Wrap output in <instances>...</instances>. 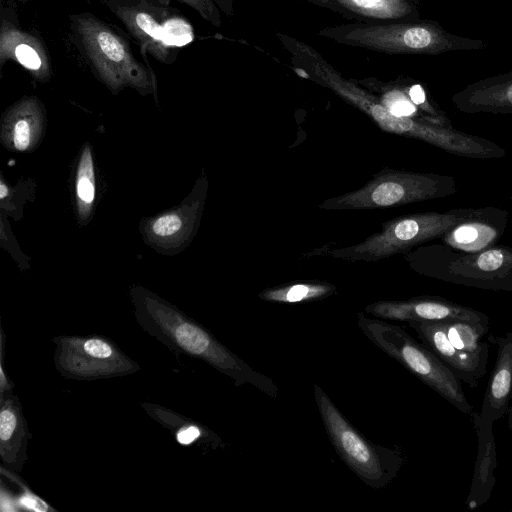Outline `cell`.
I'll list each match as a JSON object with an SVG mask.
<instances>
[{
	"instance_id": "obj_1",
	"label": "cell",
	"mask_w": 512,
	"mask_h": 512,
	"mask_svg": "<svg viewBox=\"0 0 512 512\" xmlns=\"http://www.w3.org/2000/svg\"><path fill=\"white\" fill-rule=\"evenodd\" d=\"M135 316L145 332L170 350L206 362L230 377L236 386L250 384L273 399L277 397L278 387L271 378L251 368L208 329L177 308L143 296L135 300Z\"/></svg>"
},
{
	"instance_id": "obj_2",
	"label": "cell",
	"mask_w": 512,
	"mask_h": 512,
	"mask_svg": "<svg viewBox=\"0 0 512 512\" xmlns=\"http://www.w3.org/2000/svg\"><path fill=\"white\" fill-rule=\"evenodd\" d=\"M318 36L336 43L391 55H439L450 51L483 49L480 39L458 36L445 30L437 21H355L328 26Z\"/></svg>"
},
{
	"instance_id": "obj_3",
	"label": "cell",
	"mask_w": 512,
	"mask_h": 512,
	"mask_svg": "<svg viewBox=\"0 0 512 512\" xmlns=\"http://www.w3.org/2000/svg\"><path fill=\"white\" fill-rule=\"evenodd\" d=\"M69 27L77 50L95 76L111 90H155L156 78L147 58H138L115 27L91 12L71 14Z\"/></svg>"
},
{
	"instance_id": "obj_4",
	"label": "cell",
	"mask_w": 512,
	"mask_h": 512,
	"mask_svg": "<svg viewBox=\"0 0 512 512\" xmlns=\"http://www.w3.org/2000/svg\"><path fill=\"white\" fill-rule=\"evenodd\" d=\"M313 388L324 428L339 457L368 486L374 489L386 486L402 465L400 452L366 439L320 386L315 384Z\"/></svg>"
},
{
	"instance_id": "obj_5",
	"label": "cell",
	"mask_w": 512,
	"mask_h": 512,
	"mask_svg": "<svg viewBox=\"0 0 512 512\" xmlns=\"http://www.w3.org/2000/svg\"><path fill=\"white\" fill-rule=\"evenodd\" d=\"M358 327L378 348L461 411H471L472 407L467 402L455 374L402 327L380 319H370L362 314H358Z\"/></svg>"
},
{
	"instance_id": "obj_6",
	"label": "cell",
	"mask_w": 512,
	"mask_h": 512,
	"mask_svg": "<svg viewBox=\"0 0 512 512\" xmlns=\"http://www.w3.org/2000/svg\"><path fill=\"white\" fill-rule=\"evenodd\" d=\"M424 271L435 278L478 288L512 290V248L494 245L467 253L445 244L423 249Z\"/></svg>"
},
{
	"instance_id": "obj_7",
	"label": "cell",
	"mask_w": 512,
	"mask_h": 512,
	"mask_svg": "<svg viewBox=\"0 0 512 512\" xmlns=\"http://www.w3.org/2000/svg\"><path fill=\"white\" fill-rule=\"evenodd\" d=\"M52 342L55 345V368L68 379L121 377L141 369L106 336H56Z\"/></svg>"
},
{
	"instance_id": "obj_8",
	"label": "cell",
	"mask_w": 512,
	"mask_h": 512,
	"mask_svg": "<svg viewBox=\"0 0 512 512\" xmlns=\"http://www.w3.org/2000/svg\"><path fill=\"white\" fill-rule=\"evenodd\" d=\"M123 23L138 43L140 54L147 53L164 64H171L177 52L166 37V22L174 12L171 0H101Z\"/></svg>"
},
{
	"instance_id": "obj_9",
	"label": "cell",
	"mask_w": 512,
	"mask_h": 512,
	"mask_svg": "<svg viewBox=\"0 0 512 512\" xmlns=\"http://www.w3.org/2000/svg\"><path fill=\"white\" fill-rule=\"evenodd\" d=\"M472 211V208H462L446 212L418 213L400 218L391 222L383 233L361 245L357 251L387 255L442 238L455 225L465 220Z\"/></svg>"
},
{
	"instance_id": "obj_10",
	"label": "cell",
	"mask_w": 512,
	"mask_h": 512,
	"mask_svg": "<svg viewBox=\"0 0 512 512\" xmlns=\"http://www.w3.org/2000/svg\"><path fill=\"white\" fill-rule=\"evenodd\" d=\"M15 13L3 7L0 25V71L13 61L38 81H47L52 75L51 57L43 39L21 27Z\"/></svg>"
},
{
	"instance_id": "obj_11",
	"label": "cell",
	"mask_w": 512,
	"mask_h": 512,
	"mask_svg": "<svg viewBox=\"0 0 512 512\" xmlns=\"http://www.w3.org/2000/svg\"><path fill=\"white\" fill-rule=\"evenodd\" d=\"M456 192V181L450 175L397 173L377 183L365 198L374 205L390 206L444 198Z\"/></svg>"
},
{
	"instance_id": "obj_12",
	"label": "cell",
	"mask_w": 512,
	"mask_h": 512,
	"mask_svg": "<svg viewBox=\"0 0 512 512\" xmlns=\"http://www.w3.org/2000/svg\"><path fill=\"white\" fill-rule=\"evenodd\" d=\"M366 312L384 320L445 321L459 320L485 331L484 314L442 298L420 297L408 301L378 302L366 307Z\"/></svg>"
},
{
	"instance_id": "obj_13",
	"label": "cell",
	"mask_w": 512,
	"mask_h": 512,
	"mask_svg": "<svg viewBox=\"0 0 512 512\" xmlns=\"http://www.w3.org/2000/svg\"><path fill=\"white\" fill-rule=\"evenodd\" d=\"M508 212L495 207L473 209L462 222L443 237L450 248L467 253L479 252L497 244L503 236Z\"/></svg>"
},
{
	"instance_id": "obj_14",
	"label": "cell",
	"mask_w": 512,
	"mask_h": 512,
	"mask_svg": "<svg viewBox=\"0 0 512 512\" xmlns=\"http://www.w3.org/2000/svg\"><path fill=\"white\" fill-rule=\"evenodd\" d=\"M423 345L470 385L485 372L487 353L463 352L449 341L442 321H409Z\"/></svg>"
},
{
	"instance_id": "obj_15",
	"label": "cell",
	"mask_w": 512,
	"mask_h": 512,
	"mask_svg": "<svg viewBox=\"0 0 512 512\" xmlns=\"http://www.w3.org/2000/svg\"><path fill=\"white\" fill-rule=\"evenodd\" d=\"M31 437L18 397L11 392L0 394V458L2 466L11 472L20 473L28 458L27 445Z\"/></svg>"
},
{
	"instance_id": "obj_16",
	"label": "cell",
	"mask_w": 512,
	"mask_h": 512,
	"mask_svg": "<svg viewBox=\"0 0 512 512\" xmlns=\"http://www.w3.org/2000/svg\"><path fill=\"white\" fill-rule=\"evenodd\" d=\"M451 101L463 113L512 114V70L467 85Z\"/></svg>"
},
{
	"instance_id": "obj_17",
	"label": "cell",
	"mask_w": 512,
	"mask_h": 512,
	"mask_svg": "<svg viewBox=\"0 0 512 512\" xmlns=\"http://www.w3.org/2000/svg\"><path fill=\"white\" fill-rule=\"evenodd\" d=\"M353 20L363 22L409 21L420 18L419 0H336Z\"/></svg>"
},
{
	"instance_id": "obj_18",
	"label": "cell",
	"mask_w": 512,
	"mask_h": 512,
	"mask_svg": "<svg viewBox=\"0 0 512 512\" xmlns=\"http://www.w3.org/2000/svg\"><path fill=\"white\" fill-rule=\"evenodd\" d=\"M143 406L153 419L173 431L177 442L182 445H189L199 440L212 447H217L221 443L219 437L212 431L170 409L148 403H144Z\"/></svg>"
},
{
	"instance_id": "obj_19",
	"label": "cell",
	"mask_w": 512,
	"mask_h": 512,
	"mask_svg": "<svg viewBox=\"0 0 512 512\" xmlns=\"http://www.w3.org/2000/svg\"><path fill=\"white\" fill-rule=\"evenodd\" d=\"M512 385V348L500 350L498 362L489 387V400L494 408L502 407L507 400Z\"/></svg>"
},
{
	"instance_id": "obj_20",
	"label": "cell",
	"mask_w": 512,
	"mask_h": 512,
	"mask_svg": "<svg viewBox=\"0 0 512 512\" xmlns=\"http://www.w3.org/2000/svg\"><path fill=\"white\" fill-rule=\"evenodd\" d=\"M444 330L451 344L463 352L487 353V346L480 343V328L459 320L442 321Z\"/></svg>"
},
{
	"instance_id": "obj_21",
	"label": "cell",
	"mask_w": 512,
	"mask_h": 512,
	"mask_svg": "<svg viewBox=\"0 0 512 512\" xmlns=\"http://www.w3.org/2000/svg\"><path fill=\"white\" fill-rule=\"evenodd\" d=\"M330 288L315 284H296L285 288L265 291L261 298L275 302L295 303L322 297L330 292Z\"/></svg>"
},
{
	"instance_id": "obj_22",
	"label": "cell",
	"mask_w": 512,
	"mask_h": 512,
	"mask_svg": "<svg viewBox=\"0 0 512 512\" xmlns=\"http://www.w3.org/2000/svg\"><path fill=\"white\" fill-rule=\"evenodd\" d=\"M76 191L83 207L89 208L95 198L94 168L89 147H86L79 163Z\"/></svg>"
},
{
	"instance_id": "obj_23",
	"label": "cell",
	"mask_w": 512,
	"mask_h": 512,
	"mask_svg": "<svg viewBox=\"0 0 512 512\" xmlns=\"http://www.w3.org/2000/svg\"><path fill=\"white\" fill-rule=\"evenodd\" d=\"M1 474L5 475L9 480L17 483L21 487L22 494L19 498V505L27 510L37 512L55 511L54 508L50 507L43 499L34 494L25 482H23L14 472L9 471L4 466H1Z\"/></svg>"
},
{
	"instance_id": "obj_24",
	"label": "cell",
	"mask_w": 512,
	"mask_h": 512,
	"mask_svg": "<svg viewBox=\"0 0 512 512\" xmlns=\"http://www.w3.org/2000/svg\"><path fill=\"white\" fill-rule=\"evenodd\" d=\"M172 1V0H171ZM196 11L204 20L215 27L222 23L221 11L212 0H173Z\"/></svg>"
},
{
	"instance_id": "obj_25",
	"label": "cell",
	"mask_w": 512,
	"mask_h": 512,
	"mask_svg": "<svg viewBox=\"0 0 512 512\" xmlns=\"http://www.w3.org/2000/svg\"><path fill=\"white\" fill-rule=\"evenodd\" d=\"M181 227V218L175 213H170L157 218L152 224V231L157 236L167 237L176 234Z\"/></svg>"
},
{
	"instance_id": "obj_26",
	"label": "cell",
	"mask_w": 512,
	"mask_h": 512,
	"mask_svg": "<svg viewBox=\"0 0 512 512\" xmlns=\"http://www.w3.org/2000/svg\"><path fill=\"white\" fill-rule=\"evenodd\" d=\"M26 119H19L14 125V145L18 150H25L30 144L31 129Z\"/></svg>"
},
{
	"instance_id": "obj_27",
	"label": "cell",
	"mask_w": 512,
	"mask_h": 512,
	"mask_svg": "<svg viewBox=\"0 0 512 512\" xmlns=\"http://www.w3.org/2000/svg\"><path fill=\"white\" fill-rule=\"evenodd\" d=\"M304 2L311 3L321 8L328 9L336 14H339L349 20H353L349 12H347L342 6H340L336 0H301Z\"/></svg>"
},
{
	"instance_id": "obj_28",
	"label": "cell",
	"mask_w": 512,
	"mask_h": 512,
	"mask_svg": "<svg viewBox=\"0 0 512 512\" xmlns=\"http://www.w3.org/2000/svg\"><path fill=\"white\" fill-rule=\"evenodd\" d=\"M219 10L228 17L234 15V2L235 0H212Z\"/></svg>"
},
{
	"instance_id": "obj_29",
	"label": "cell",
	"mask_w": 512,
	"mask_h": 512,
	"mask_svg": "<svg viewBox=\"0 0 512 512\" xmlns=\"http://www.w3.org/2000/svg\"><path fill=\"white\" fill-rule=\"evenodd\" d=\"M8 195V188L4 183L0 184V197L4 199Z\"/></svg>"
},
{
	"instance_id": "obj_30",
	"label": "cell",
	"mask_w": 512,
	"mask_h": 512,
	"mask_svg": "<svg viewBox=\"0 0 512 512\" xmlns=\"http://www.w3.org/2000/svg\"><path fill=\"white\" fill-rule=\"evenodd\" d=\"M511 202H512V196H511Z\"/></svg>"
}]
</instances>
